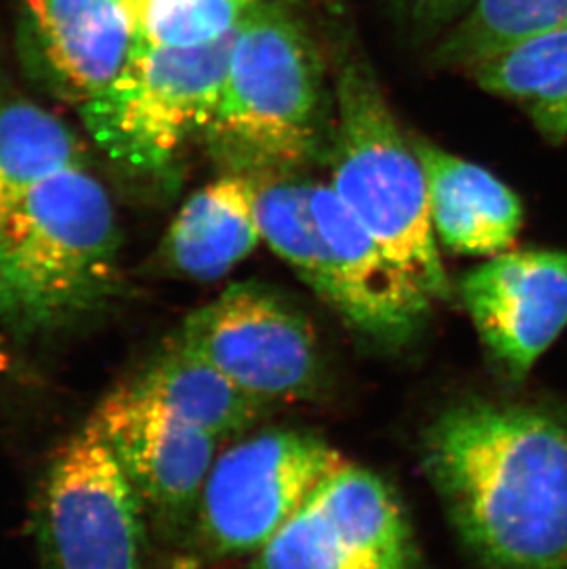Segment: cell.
<instances>
[{"mask_svg":"<svg viewBox=\"0 0 567 569\" xmlns=\"http://www.w3.org/2000/svg\"><path fill=\"white\" fill-rule=\"evenodd\" d=\"M468 2L471 0H420V6L424 11H428L429 17L446 19V17L454 16L455 11H459Z\"/></svg>","mask_w":567,"mask_h":569,"instance_id":"obj_22","label":"cell"},{"mask_svg":"<svg viewBox=\"0 0 567 569\" xmlns=\"http://www.w3.org/2000/svg\"><path fill=\"white\" fill-rule=\"evenodd\" d=\"M249 569H418V551L386 481L347 462L252 555Z\"/></svg>","mask_w":567,"mask_h":569,"instance_id":"obj_9","label":"cell"},{"mask_svg":"<svg viewBox=\"0 0 567 569\" xmlns=\"http://www.w3.org/2000/svg\"><path fill=\"white\" fill-rule=\"evenodd\" d=\"M145 506L87 422L61 445L39 496L44 569H145Z\"/></svg>","mask_w":567,"mask_h":569,"instance_id":"obj_7","label":"cell"},{"mask_svg":"<svg viewBox=\"0 0 567 569\" xmlns=\"http://www.w3.org/2000/svg\"><path fill=\"white\" fill-rule=\"evenodd\" d=\"M459 291L496 367L524 381L567 327V253L505 251L468 271Z\"/></svg>","mask_w":567,"mask_h":569,"instance_id":"obj_11","label":"cell"},{"mask_svg":"<svg viewBox=\"0 0 567 569\" xmlns=\"http://www.w3.org/2000/svg\"><path fill=\"white\" fill-rule=\"evenodd\" d=\"M117 457L146 510L192 518L216 461L218 439L188 425L131 383L117 387L89 420Z\"/></svg>","mask_w":567,"mask_h":569,"instance_id":"obj_10","label":"cell"},{"mask_svg":"<svg viewBox=\"0 0 567 569\" xmlns=\"http://www.w3.org/2000/svg\"><path fill=\"white\" fill-rule=\"evenodd\" d=\"M22 11L36 64L78 103L102 92L133 54L123 0H22Z\"/></svg>","mask_w":567,"mask_h":569,"instance_id":"obj_13","label":"cell"},{"mask_svg":"<svg viewBox=\"0 0 567 569\" xmlns=\"http://www.w3.org/2000/svg\"><path fill=\"white\" fill-rule=\"evenodd\" d=\"M336 448L299 430H269L216 457L193 510L205 560L255 555L347 465Z\"/></svg>","mask_w":567,"mask_h":569,"instance_id":"obj_6","label":"cell"},{"mask_svg":"<svg viewBox=\"0 0 567 569\" xmlns=\"http://www.w3.org/2000/svg\"><path fill=\"white\" fill-rule=\"evenodd\" d=\"M205 140L227 173L282 178L316 159L327 134L325 69L300 22L275 2L236 33L229 72Z\"/></svg>","mask_w":567,"mask_h":569,"instance_id":"obj_3","label":"cell"},{"mask_svg":"<svg viewBox=\"0 0 567 569\" xmlns=\"http://www.w3.org/2000/svg\"><path fill=\"white\" fill-rule=\"evenodd\" d=\"M470 72L485 91L518 103L547 142L567 139V28L516 44Z\"/></svg>","mask_w":567,"mask_h":569,"instance_id":"obj_18","label":"cell"},{"mask_svg":"<svg viewBox=\"0 0 567 569\" xmlns=\"http://www.w3.org/2000/svg\"><path fill=\"white\" fill-rule=\"evenodd\" d=\"M428 183L435 234L468 257H496L516 242L524 204L494 173L426 140H412Z\"/></svg>","mask_w":567,"mask_h":569,"instance_id":"obj_14","label":"cell"},{"mask_svg":"<svg viewBox=\"0 0 567 569\" xmlns=\"http://www.w3.org/2000/svg\"><path fill=\"white\" fill-rule=\"evenodd\" d=\"M118 251L106 187L87 167L58 173L0 226V322L32 336L94 316L120 284Z\"/></svg>","mask_w":567,"mask_h":569,"instance_id":"obj_2","label":"cell"},{"mask_svg":"<svg viewBox=\"0 0 567 569\" xmlns=\"http://www.w3.org/2000/svg\"><path fill=\"white\" fill-rule=\"evenodd\" d=\"M422 465L481 569H567V408L466 398L422 439Z\"/></svg>","mask_w":567,"mask_h":569,"instance_id":"obj_1","label":"cell"},{"mask_svg":"<svg viewBox=\"0 0 567 569\" xmlns=\"http://www.w3.org/2000/svg\"><path fill=\"white\" fill-rule=\"evenodd\" d=\"M177 341L269 406L314 397L321 383L310 319L262 282L229 286L187 317Z\"/></svg>","mask_w":567,"mask_h":569,"instance_id":"obj_8","label":"cell"},{"mask_svg":"<svg viewBox=\"0 0 567 569\" xmlns=\"http://www.w3.org/2000/svg\"><path fill=\"white\" fill-rule=\"evenodd\" d=\"M252 179L226 173L193 193L162 240L161 262L187 279H221L262 240Z\"/></svg>","mask_w":567,"mask_h":569,"instance_id":"obj_15","label":"cell"},{"mask_svg":"<svg viewBox=\"0 0 567 569\" xmlns=\"http://www.w3.org/2000/svg\"><path fill=\"white\" fill-rule=\"evenodd\" d=\"M563 28H567V0H474L437 58L471 70L516 44Z\"/></svg>","mask_w":567,"mask_h":569,"instance_id":"obj_20","label":"cell"},{"mask_svg":"<svg viewBox=\"0 0 567 569\" xmlns=\"http://www.w3.org/2000/svg\"><path fill=\"white\" fill-rule=\"evenodd\" d=\"M252 183L257 190L255 207L263 242L319 299L336 308L338 286L327 243L311 209L314 184L295 176L257 179Z\"/></svg>","mask_w":567,"mask_h":569,"instance_id":"obj_19","label":"cell"},{"mask_svg":"<svg viewBox=\"0 0 567 569\" xmlns=\"http://www.w3.org/2000/svg\"><path fill=\"white\" fill-rule=\"evenodd\" d=\"M263 0H123L135 43L193 49L240 28Z\"/></svg>","mask_w":567,"mask_h":569,"instance_id":"obj_21","label":"cell"},{"mask_svg":"<svg viewBox=\"0 0 567 569\" xmlns=\"http://www.w3.org/2000/svg\"><path fill=\"white\" fill-rule=\"evenodd\" d=\"M330 139L339 199L434 301L446 299L450 280L435 240L422 162L365 61L339 69Z\"/></svg>","mask_w":567,"mask_h":569,"instance_id":"obj_4","label":"cell"},{"mask_svg":"<svg viewBox=\"0 0 567 569\" xmlns=\"http://www.w3.org/2000/svg\"><path fill=\"white\" fill-rule=\"evenodd\" d=\"M236 33L193 49L135 44L122 72L80 103L87 133L118 167L167 173L182 146L215 117Z\"/></svg>","mask_w":567,"mask_h":569,"instance_id":"obj_5","label":"cell"},{"mask_svg":"<svg viewBox=\"0 0 567 569\" xmlns=\"http://www.w3.org/2000/svg\"><path fill=\"white\" fill-rule=\"evenodd\" d=\"M87 167L86 148L56 114L22 98L0 100V226L58 173Z\"/></svg>","mask_w":567,"mask_h":569,"instance_id":"obj_17","label":"cell"},{"mask_svg":"<svg viewBox=\"0 0 567 569\" xmlns=\"http://www.w3.org/2000/svg\"><path fill=\"white\" fill-rule=\"evenodd\" d=\"M311 209L338 286L334 310L370 338L406 343L422 327L434 299L387 254L332 187L314 184Z\"/></svg>","mask_w":567,"mask_h":569,"instance_id":"obj_12","label":"cell"},{"mask_svg":"<svg viewBox=\"0 0 567 569\" xmlns=\"http://www.w3.org/2000/svg\"><path fill=\"white\" fill-rule=\"evenodd\" d=\"M133 383L218 441L249 430L269 408L177 339Z\"/></svg>","mask_w":567,"mask_h":569,"instance_id":"obj_16","label":"cell"}]
</instances>
